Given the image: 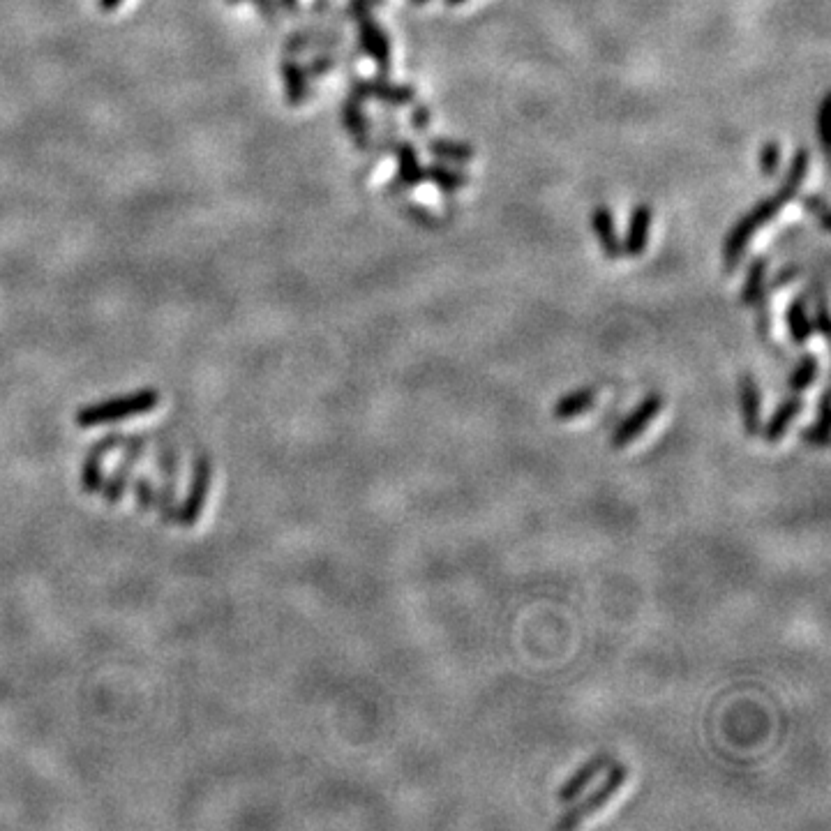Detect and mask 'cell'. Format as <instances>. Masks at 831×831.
Here are the masks:
<instances>
[{
  "instance_id": "6da1fadb",
  "label": "cell",
  "mask_w": 831,
  "mask_h": 831,
  "mask_svg": "<svg viewBox=\"0 0 831 831\" xmlns=\"http://www.w3.org/2000/svg\"><path fill=\"white\" fill-rule=\"evenodd\" d=\"M808 167H811V155H808L806 148H799V151L792 155L788 171H785V178H783L781 187H778V192L769 194L767 199H762L760 204H755L751 211H748L735 224V227L730 229V234L728 238H725V245H723L725 264H728V268L737 266V261L744 257L746 247L753 241V236L758 234L765 224L774 220V217L783 211L785 204H790V201L797 197L801 185H804L806 181Z\"/></svg>"
},
{
  "instance_id": "7a4b0ae2",
  "label": "cell",
  "mask_w": 831,
  "mask_h": 831,
  "mask_svg": "<svg viewBox=\"0 0 831 831\" xmlns=\"http://www.w3.org/2000/svg\"><path fill=\"white\" fill-rule=\"evenodd\" d=\"M157 402H160V393H157L155 388H144V391H137L132 395H121V398L81 407L77 414H74V423L84 430L97 428V425L118 423L125 421V418L148 414V411H153L157 407Z\"/></svg>"
},
{
  "instance_id": "3957f363",
  "label": "cell",
  "mask_w": 831,
  "mask_h": 831,
  "mask_svg": "<svg viewBox=\"0 0 831 831\" xmlns=\"http://www.w3.org/2000/svg\"><path fill=\"white\" fill-rule=\"evenodd\" d=\"M608 771V776H605V781L598 785V788L591 792V795H587L585 799L582 801H571V808H566L564 813H561V818L554 822V827L557 829H575V827H580L582 822H585L587 818H591V815H596L598 811H601L603 806H608L610 804V799L617 795V792L621 790V785H624L626 781H628V774H631V771H628V767L626 765H619V762H612V765L605 769Z\"/></svg>"
},
{
  "instance_id": "277c9868",
  "label": "cell",
  "mask_w": 831,
  "mask_h": 831,
  "mask_svg": "<svg viewBox=\"0 0 831 831\" xmlns=\"http://www.w3.org/2000/svg\"><path fill=\"white\" fill-rule=\"evenodd\" d=\"M663 404H665V400H663L661 393H647L645 398L638 402V407H635L631 414H628L624 421L617 425L615 432H612L610 446L615 448V451H621V448L631 446L633 441L638 439L651 423H654V418L661 414Z\"/></svg>"
},
{
  "instance_id": "5b68a950",
  "label": "cell",
  "mask_w": 831,
  "mask_h": 831,
  "mask_svg": "<svg viewBox=\"0 0 831 831\" xmlns=\"http://www.w3.org/2000/svg\"><path fill=\"white\" fill-rule=\"evenodd\" d=\"M358 17V37H361V47L368 54L374 65L381 72L391 70V40L384 28H381L370 12L356 14Z\"/></svg>"
},
{
  "instance_id": "8992f818",
  "label": "cell",
  "mask_w": 831,
  "mask_h": 831,
  "mask_svg": "<svg viewBox=\"0 0 831 831\" xmlns=\"http://www.w3.org/2000/svg\"><path fill=\"white\" fill-rule=\"evenodd\" d=\"M612 762H615V758H612L610 753H598L594 755V758H589L585 765L575 771V774L559 788V795H557L559 804H571V801L580 799L582 792H585L589 785L612 765Z\"/></svg>"
},
{
  "instance_id": "52a82bcc",
  "label": "cell",
  "mask_w": 831,
  "mask_h": 831,
  "mask_svg": "<svg viewBox=\"0 0 831 831\" xmlns=\"http://www.w3.org/2000/svg\"><path fill=\"white\" fill-rule=\"evenodd\" d=\"M739 404L746 437L755 439L762 430V395L751 372H744L739 379Z\"/></svg>"
},
{
  "instance_id": "ba28073f",
  "label": "cell",
  "mask_w": 831,
  "mask_h": 831,
  "mask_svg": "<svg viewBox=\"0 0 831 831\" xmlns=\"http://www.w3.org/2000/svg\"><path fill=\"white\" fill-rule=\"evenodd\" d=\"M651 222H654V211L649 204H638L631 211L626 224V238L621 241V252L628 257H640L645 254L651 238Z\"/></svg>"
},
{
  "instance_id": "9c48e42d",
  "label": "cell",
  "mask_w": 831,
  "mask_h": 831,
  "mask_svg": "<svg viewBox=\"0 0 831 831\" xmlns=\"http://www.w3.org/2000/svg\"><path fill=\"white\" fill-rule=\"evenodd\" d=\"M208 488H211V462H208V458H199L197 469H194V481H192L190 494H187L183 511L178 513V518H176L178 524H183V527H192V524L199 520L201 508H204L206 504Z\"/></svg>"
},
{
  "instance_id": "30bf717a",
  "label": "cell",
  "mask_w": 831,
  "mask_h": 831,
  "mask_svg": "<svg viewBox=\"0 0 831 831\" xmlns=\"http://www.w3.org/2000/svg\"><path fill=\"white\" fill-rule=\"evenodd\" d=\"M354 95L361 97V100L363 97H370V100L393 104V107H404V104L414 102L416 91L411 86L393 84V81L368 79V81H358L354 88Z\"/></svg>"
},
{
  "instance_id": "8fae6325",
  "label": "cell",
  "mask_w": 831,
  "mask_h": 831,
  "mask_svg": "<svg viewBox=\"0 0 831 831\" xmlns=\"http://www.w3.org/2000/svg\"><path fill=\"white\" fill-rule=\"evenodd\" d=\"M804 411V400L799 398V393H792L790 398H785L778 407L774 409V414L769 416V421L762 425L760 434L765 437L767 444L776 446L778 441H781L785 434H788L790 425L795 423V418Z\"/></svg>"
},
{
  "instance_id": "7c38bea8",
  "label": "cell",
  "mask_w": 831,
  "mask_h": 831,
  "mask_svg": "<svg viewBox=\"0 0 831 831\" xmlns=\"http://www.w3.org/2000/svg\"><path fill=\"white\" fill-rule=\"evenodd\" d=\"M591 229H594V234L598 238V243H601V250L605 252V257L619 259L621 254H624L621 252V238L617 234L615 213H612L608 206L594 208V213H591Z\"/></svg>"
},
{
  "instance_id": "4fadbf2b",
  "label": "cell",
  "mask_w": 831,
  "mask_h": 831,
  "mask_svg": "<svg viewBox=\"0 0 831 831\" xmlns=\"http://www.w3.org/2000/svg\"><path fill=\"white\" fill-rule=\"evenodd\" d=\"M596 400H598V388L582 386L578 388V391L566 393L564 398H559L557 402H554L552 418H557V421L561 423L573 421V418H578L582 414H587L589 409H594Z\"/></svg>"
},
{
  "instance_id": "5bb4252c",
  "label": "cell",
  "mask_w": 831,
  "mask_h": 831,
  "mask_svg": "<svg viewBox=\"0 0 831 831\" xmlns=\"http://www.w3.org/2000/svg\"><path fill=\"white\" fill-rule=\"evenodd\" d=\"M123 437L121 434H109V437H104L100 444L93 446V451L88 453L86 464H84V471H81V485H84L86 492H97L100 490V483H102V460L107 458V455L114 451L118 446V441Z\"/></svg>"
},
{
  "instance_id": "9a60e30c",
  "label": "cell",
  "mask_w": 831,
  "mask_h": 831,
  "mask_svg": "<svg viewBox=\"0 0 831 831\" xmlns=\"http://www.w3.org/2000/svg\"><path fill=\"white\" fill-rule=\"evenodd\" d=\"M785 324H788L790 340L795 344H806L808 340H811L815 326H813L811 312H808L806 294H799L795 301H790L788 310H785Z\"/></svg>"
},
{
  "instance_id": "2e32d148",
  "label": "cell",
  "mask_w": 831,
  "mask_h": 831,
  "mask_svg": "<svg viewBox=\"0 0 831 831\" xmlns=\"http://www.w3.org/2000/svg\"><path fill=\"white\" fill-rule=\"evenodd\" d=\"M767 266L769 259L762 254V257H755L748 266L746 282L741 287V305L746 308H753V305H760L762 298H765V284H767Z\"/></svg>"
},
{
  "instance_id": "e0dca14e",
  "label": "cell",
  "mask_w": 831,
  "mask_h": 831,
  "mask_svg": "<svg viewBox=\"0 0 831 831\" xmlns=\"http://www.w3.org/2000/svg\"><path fill=\"white\" fill-rule=\"evenodd\" d=\"M398 181L402 187H416L425 181V169L414 144L398 146Z\"/></svg>"
},
{
  "instance_id": "ac0fdd59",
  "label": "cell",
  "mask_w": 831,
  "mask_h": 831,
  "mask_svg": "<svg viewBox=\"0 0 831 831\" xmlns=\"http://www.w3.org/2000/svg\"><path fill=\"white\" fill-rule=\"evenodd\" d=\"M430 155L446 164H467L476 157V151L471 144H464L458 139H432L428 144Z\"/></svg>"
},
{
  "instance_id": "d6986e66",
  "label": "cell",
  "mask_w": 831,
  "mask_h": 831,
  "mask_svg": "<svg viewBox=\"0 0 831 831\" xmlns=\"http://www.w3.org/2000/svg\"><path fill=\"white\" fill-rule=\"evenodd\" d=\"M282 79H284V88H287L289 104H301L305 97H308L310 86H308V72H305V67L287 58V61H282Z\"/></svg>"
},
{
  "instance_id": "ffe728a7",
  "label": "cell",
  "mask_w": 831,
  "mask_h": 831,
  "mask_svg": "<svg viewBox=\"0 0 831 831\" xmlns=\"http://www.w3.org/2000/svg\"><path fill=\"white\" fill-rule=\"evenodd\" d=\"M141 441H144V439L134 437L132 444H127V453H125V458H123L121 469L116 471L114 478H111L109 488H107V501H118V499H121V494H123L125 485H127V478H130V474H132L134 462H137L141 451H144V444H141Z\"/></svg>"
},
{
  "instance_id": "44dd1931",
  "label": "cell",
  "mask_w": 831,
  "mask_h": 831,
  "mask_svg": "<svg viewBox=\"0 0 831 831\" xmlns=\"http://www.w3.org/2000/svg\"><path fill=\"white\" fill-rule=\"evenodd\" d=\"M425 181L437 185L441 192H455V190H462V187L469 183V178L467 174H462V171L458 169L446 167V162H434L428 169H425Z\"/></svg>"
},
{
  "instance_id": "7402d4cb",
  "label": "cell",
  "mask_w": 831,
  "mask_h": 831,
  "mask_svg": "<svg viewBox=\"0 0 831 831\" xmlns=\"http://www.w3.org/2000/svg\"><path fill=\"white\" fill-rule=\"evenodd\" d=\"M818 374H820L818 356H813V354L801 356V361L795 365V370L788 374L790 393H804L806 388H811L815 384Z\"/></svg>"
},
{
  "instance_id": "603a6c76",
  "label": "cell",
  "mask_w": 831,
  "mask_h": 831,
  "mask_svg": "<svg viewBox=\"0 0 831 831\" xmlns=\"http://www.w3.org/2000/svg\"><path fill=\"white\" fill-rule=\"evenodd\" d=\"M344 125H347V130L351 137H354L358 144L365 146L368 144V137H370V130H368V118H365L363 109H361V97H349L347 104H344Z\"/></svg>"
},
{
  "instance_id": "cb8c5ba5",
  "label": "cell",
  "mask_w": 831,
  "mask_h": 831,
  "mask_svg": "<svg viewBox=\"0 0 831 831\" xmlns=\"http://www.w3.org/2000/svg\"><path fill=\"white\" fill-rule=\"evenodd\" d=\"M801 441H804L806 446L827 448V441H829V432H827V393H822V398H820L818 421L811 423L804 432H801Z\"/></svg>"
},
{
  "instance_id": "d4e9b609",
  "label": "cell",
  "mask_w": 831,
  "mask_h": 831,
  "mask_svg": "<svg viewBox=\"0 0 831 831\" xmlns=\"http://www.w3.org/2000/svg\"><path fill=\"white\" fill-rule=\"evenodd\" d=\"M778 167H781V144L778 141H767L760 151V171L765 176H776Z\"/></svg>"
},
{
  "instance_id": "484cf974",
  "label": "cell",
  "mask_w": 831,
  "mask_h": 831,
  "mask_svg": "<svg viewBox=\"0 0 831 831\" xmlns=\"http://www.w3.org/2000/svg\"><path fill=\"white\" fill-rule=\"evenodd\" d=\"M801 206H804L806 213L820 217V227L829 231V204L822 194H813V197L801 199Z\"/></svg>"
},
{
  "instance_id": "4316f807",
  "label": "cell",
  "mask_w": 831,
  "mask_h": 831,
  "mask_svg": "<svg viewBox=\"0 0 831 831\" xmlns=\"http://www.w3.org/2000/svg\"><path fill=\"white\" fill-rule=\"evenodd\" d=\"M831 97L827 95L825 100L820 104V111H818V132H820V141H822V148L829 151V114H831Z\"/></svg>"
},
{
  "instance_id": "83f0119b",
  "label": "cell",
  "mask_w": 831,
  "mask_h": 831,
  "mask_svg": "<svg viewBox=\"0 0 831 831\" xmlns=\"http://www.w3.org/2000/svg\"><path fill=\"white\" fill-rule=\"evenodd\" d=\"M229 3H250L257 7L268 21H275L277 12H280V3H277V0H229Z\"/></svg>"
},
{
  "instance_id": "f1b7e54d",
  "label": "cell",
  "mask_w": 831,
  "mask_h": 831,
  "mask_svg": "<svg viewBox=\"0 0 831 831\" xmlns=\"http://www.w3.org/2000/svg\"><path fill=\"white\" fill-rule=\"evenodd\" d=\"M338 65L333 56H319L314 58V61L305 67V72H308V77H324L328 70H333V67Z\"/></svg>"
},
{
  "instance_id": "f546056e",
  "label": "cell",
  "mask_w": 831,
  "mask_h": 831,
  "mask_svg": "<svg viewBox=\"0 0 831 831\" xmlns=\"http://www.w3.org/2000/svg\"><path fill=\"white\" fill-rule=\"evenodd\" d=\"M801 273V264H788L783 268V271H778L774 280H771V289H783L785 284H790L792 280H797Z\"/></svg>"
},
{
  "instance_id": "4dcf8cb0",
  "label": "cell",
  "mask_w": 831,
  "mask_h": 831,
  "mask_svg": "<svg viewBox=\"0 0 831 831\" xmlns=\"http://www.w3.org/2000/svg\"><path fill=\"white\" fill-rule=\"evenodd\" d=\"M134 492H137V499H139V506L141 508H148L153 504V488H151V483H148V478H139V483H137V488H134Z\"/></svg>"
},
{
  "instance_id": "1f68e13d",
  "label": "cell",
  "mask_w": 831,
  "mask_h": 831,
  "mask_svg": "<svg viewBox=\"0 0 831 831\" xmlns=\"http://www.w3.org/2000/svg\"><path fill=\"white\" fill-rule=\"evenodd\" d=\"M813 326H818L820 335H829V317H827V303L825 298H820L818 303V310H815V317H813Z\"/></svg>"
},
{
  "instance_id": "d6a6232c",
  "label": "cell",
  "mask_w": 831,
  "mask_h": 831,
  "mask_svg": "<svg viewBox=\"0 0 831 831\" xmlns=\"http://www.w3.org/2000/svg\"><path fill=\"white\" fill-rule=\"evenodd\" d=\"M428 121H430V109L428 107H418L414 111V125L418 127V130H423V127L428 125Z\"/></svg>"
},
{
  "instance_id": "836d02e7",
  "label": "cell",
  "mask_w": 831,
  "mask_h": 831,
  "mask_svg": "<svg viewBox=\"0 0 831 831\" xmlns=\"http://www.w3.org/2000/svg\"><path fill=\"white\" fill-rule=\"evenodd\" d=\"M121 3H123V0H100V7L104 12H111V10H116V7Z\"/></svg>"
},
{
  "instance_id": "e575fe53",
  "label": "cell",
  "mask_w": 831,
  "mask_h": 831,
  "mask_svg": "<svg viewBox=\"0 0 831 831\" xmlns=\"http://www.w3.org/2000/svg\"><path fill=\"white\" fill-rule=\"evenodd\" d=\"M280 5H284V7H287V10H296L298 0H280Z\"/></svg>"
},
{
  "instance_id": "d590c367",
  "label": "cell",
  "mask_w": 831,
  "mask_h": 831,
  "mask_svg": "<svg viewBox=\"0 0 831 831\" xmlns=\"http://www.w3.org/2000/svg\"><path fill=\"white\" fill-rule=\"evenodd\" d=\"M448 5H462V3H467V0H446Z\"/></svg>"
},
{
  "instance_id": "8d00e7d4",
  "label": "cell",
  "mask_w": 831,
  "mask_h": 831,
  "mask_svg": "<svg viewBox=\"0 0 831 831\" xmlns=\"http://www.w3.org/2000/svg\"><path fill=\"white\" fill-rule=\"evenodd\" d=\"M416 3H428V0H416Z\"/></svg>"
}]
</instances>
